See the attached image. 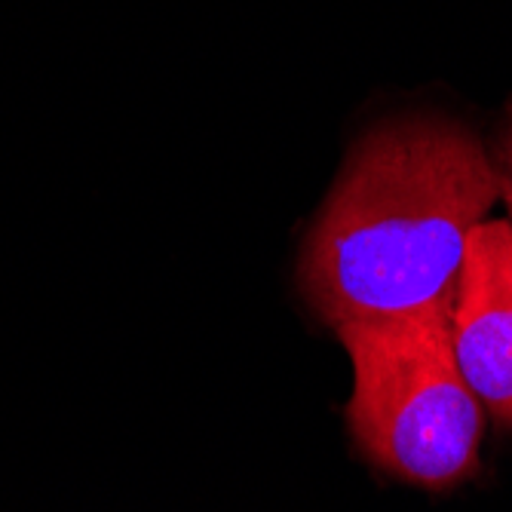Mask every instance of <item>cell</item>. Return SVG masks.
Segmentation results:
<instances>
[{
  "label": "cell",
  "mask_w": 512,
  "mask_h": 512,
  "mask_svg": "<svg viewBox=\"0 0 512 512\" xmlns=\"http://www.w3.org/2000/svg\"><path fill=\"white\" fill-rule=\"evenodd\" d=\"M353 365L347 427L378 470L442 491L479 473L482 402L463 381L451 304L332 329Z\"/></svg>",
  "instance_id": "obj_2"
},
{
  "label": "cell",
  "mask_w": 512,
  "mask_h": 512,
  "mask_svg": "<svg viewBox=\"0 0 512 512\" xmlns=\"http://www.w3.org/2000/svg\"><path fill=\"white\" fill-rule=\"evenodd\" d=\"M497 169H500V175H503L506 181H512V123H509V129H506V135H503V145H500V163H497Z\"/></svg>",
  "instance_id": "obj_4"
},
{
  "label": "cell",
  "mask_w": 512,
  "mask_h": 512,
  "mask_svg": "<svg viewBox=\"0 0 512 512\" xmlns=\"http://www.w3.org/2000/svg\"><path fill=\"white\" fill-rule=\"evenodd\" d=\"M497 200L500 169L470 129L384 123L359 138L325 197L298 286L329 329L454 304L470 234Z\"/></svg>",
  "instance_id": "obj_1"
},
{
  "label": "cell",
  "mask_w": 512,
  "mask_h": 512,
  "mask_svg": "<svg viewBox=\"0 0 512 512\" xmlns=\"http://www.w3.org/2000/svg\"><path fill=\"white\" fill-rule=\"evenodd\" d=\"M500 197H503V203L509 209V221H512V181H506L503 175H500Z\"/></svg>",
  "instance_id": "obj_5"
},
{
  "label": "cell",
  "mask_w": 512,
  "mask_h": 512,
  "mask_svg": "<svg viewBox=\"0 0 512 512\" xmlns=\"http://www.w3.org/2000/svg\"><path fill=\"white\" fill-rule=\"evenodd\" d=\"M454 356L482 408L512 427V221H482L451 304Z\"/></svg>",
  "instance_id": "obj_3"
}]
</instances>
